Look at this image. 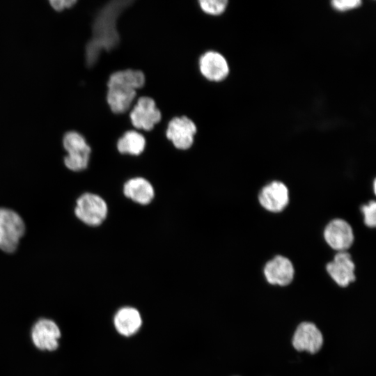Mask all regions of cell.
Instances as JSON below:
<instances>
[{
  "label": "cell",
  "instance_id": "cell-1",
  "mask_svg": "<svg viewBox=\"0 0 376 376\" xmlns=\"http://www.w3.org/2000/svg\"><path fill=\"white\" fill-rule=\"evenodd\" d=\"M132 1H111L97 13L92 25V36L85 49V61L88 67H93L103 51L115 49L120 43L117 29L118 19L127 9Z\"/></svg>",
  "mask_w": 376,
  "mask_h": 376
},
{
  "label": "cell",
  "instance_id": "cell-2",
  "mask_svg": "<svg viewBox=\"0 0 376 376\" xmlns=\"http://www.w3.org/2000/svg\"><path fill=\"white\" fill-rule=\"evenodd\" d=\"M145 84V76L140 70H124L113 72L107 83V100L116 113L127 111L136 95V89Z\"/></svg>",
  "mask_w": 376,
  "mask_h": 376
},
{
  "label": "cell",
  "instance_id": "cell-3",
  "mask_svg": "<svg viewBox=\"0 0 376 376\" xmlns=\"http://www.w3.org/2000/svg\"><path fill=\"white\" fill-rule=\"evenodd\" d=\"M24 231V223L17 212L0 207L1 250L7 253L15 251Z\"/></svg>",
  "mask_w": 376,
  "mask_h": 376
},
{
  "label": "cell",
  "instance_id": "cell-4",
  "mask_svg": "<svg viewBox=\"0 0 376 376\" xmlns=\"http://www.w3.org/2000/svg\"><path fill=\"white\" fill-rule=\"evenodd\" d=\"M63 145L68 152L64 158L66 167L73 171L85 169L91 152L85 138L76 131H69L63 136Z\"/></svg>",
  "mask_w": 376,
  "mask_h": 376
},
{
  "label": "cell",
  "instance_id": "cell-5",
  "mask_svg": "<svg viewBox=\"0 0 376 376\" xmlns=\"http://www.w3.org/2000/svg\"><path fill=\"white\" fill-rule=\"evenodd\" d=\"M75 212L77 217L84 224L97 226L106 219L108 207L106 202L100 196L86 193L77 199Z\"/></svg>",
  "mask_w": 376,
  "mask_h": 376
},
{
  "label": "cell",
  "instance_id": "cell-6",
  "mask_svg": "<svg viewBox=\"0 0 376 376\" xmlns=\"http://www.w3.org/2000/svg\"><path fill=\"white\" fill-rule=\"evenodd\" d=\"M324 338L321 331L313 322L304 321L295 328L291 338L295 350L311 355L318 353L322 347Z\"/></svg>",
  "mask_w": 376,
  "mask_h": 376
},
{
  "label": "cell",
  "instance_id": "cell-7",
  "mask_svg": "<svg viewBox=\"0 0 376 376\" xmlns=\"http://www.w3.org/2000/svg\"><path fill=\"white\" fill-rule=\"evenodd\" d=\"M61 332L52 319L42 318L32 326L31 338L34 346L42 351H54L59 346Z\"/></svg>",
  "mask_w": 376,
  "mask_h": 376
},
{
  "label": "cell",
  "instance_id": "cell-8",
  "mask_svg": "<svg viewBox=\"0 0 376 376\" xmlns=\"http://www.w3.org/2000/svg\"><path fill=\"white\" fill-rule=\"evenodd\" d=\"M263 276L268 285L285 288L293 282L295 270L292 262L288 258L282 256H276L265 265Z\"/></svg>",
  "mask_w": 376,
  "mask_h": 376
},
{
  "label": "cell",
  "instance_id": "cell-9",
  "mask_svg": "<svg viewBox=\"0 0 376 376\" xmlns=\"http://www.w3.org/2000/svg\"><path fill=\"white\" fill-rule=\"evenodd\" d=\"M326 271L332 281L340 288H347L357 281L355 265L351 256L340 251L326 265Z\"/></svg>",
  "mask_w": 376,
  "mask_h": 376
},
{
  "label": "cell",
  "instance_id": "cell-10",
  "mask_svg": "<svg viewBox=\"0 0 376 376\" xmlns=\"http://www.w3.org/2000/svg\"><path fill=\"white\" fill-rule=\"evenodd\" d=\"M196 133V125L186 116L171 119L166 131L167 139L180 150H187L192 146Z\"/></svg>",
  "mask_w": 376,
  "mask_h": 376
},
{
  "label": "cell",
  "instance_id": "cell-11",
  "mask_svg": "<svg viewBox=\"0 0 376 376\" xmlns=\"http://www.w3.org/2000/svg\"><path fill=\"white\" fill-rule=\"evenodd\" d=\"M130 116L134 127L146 131L151 130L162 118L154 100L149 97H140Z\"/></svg>",
  "mask_w": 376,
  "mask_h": 376
},
{
  "label": "cell",
  "instance_id": "cell-12",
  "mask_svg": "<svg viewBox=\"0 0 376 376\" xmlns=\"http://www.w3.org/2000/svg\"><path fill=\"white\" fill-rule=\"evenodd\" d=\"M324 237L334 250L345 251L354 242V233L350 225L345 220L335 219L325 227Z\"/></svg>",
  "mask_w": 376,
  "mask_h": 376
},
{
  "label": "cell",
  "instance_id": "cell-13",
  "mask_svg": "<svg viewBox=\"0 0 376 376\" xmlns=\"http://www.w3.org/2000/svg\"><path fill=\"white\" fill-rule=\"evenodd\" d=\"M260 204L272 212H279L289 202L288 187L280 181H273L265 185L258 194Z\"/></svg>",
  "mask_w": 376,
  "mask_h": 376
},
{
  "label": "cell",
  "instance_id": "cell-14",
  "mask_svg": "<svg viewBox=\"0 0 376 376\" xmlns=\"http://www.w3.org/2000/svg\"><path fill=\"white\" fill-rule=\"evenodd\" d=\"M201 74L208 80L219 81L224 79L229 72L226 58L219 53L210 51L199 59Z\"/></svg>",
  "mask_w": 376,
  "mask_h": 376
},
{
  "label": "cell",
  "instance_id": "cell-15",
  "mask_svg": "<svg viewBox=\"0 0 376 376\" xmlns=\"http://www.w3.org/2000/svg\"><path fill=\"white\" fill-rule=\"evenodd\" d=\"M124 195L141 205L150 203L155 196L151 183L143 178H134L127 180L123 187Z\"/></svg>",
  "mask_w": 376,
  "mask_h": 376
},
{
  "label": "cell",
  "instance_id": "cell-16",
  "mask_svg": "<svg viewBox=\"0 0 376 376\" xmlns=\"http://www.w3.org/2000/svg\"><path fill=\"white\" fill-rule=\"evenodd\" d=\"M141 322L139 311L132 307L120 308L114 317L116 329L124 336H131L136 333L140 328Z\"/></svg>",
  "mask_w": 376,
  "mask_h": 376
},
{
  "label": "cell",
  "instance_id": "cell-17",
  "mask_svg": "<svg viewBox=\"0 0 376 376\" xmlns=\"http://www.w3.org/2000/svg\"><path fill=\"white\" fill-rule=\"evenodd\" d=\"M146 139L144 136L133 130L126 132L117 143L118 150L122 154L139 155L144 150Z\"/></svg>",
  "mask_w": 376,
  "mask_h": 376
},
{
  "label": "cell",
  "instance_id": "cell-18",
  "mask_svg": "<svg viewBox=\"0 0 376 376\" xmlns=\"http://www.w3.org/2000/svg\"><path fill=\"white\" fill-rule=\"evenodd\" d=\"M198 3L205 13L217 15L225 10L228 1L226 0H202L199 1Z\"/></svg>",
  "mask_w": 376,
  "mask_h": 376
},
{
  "label": "cell",
  "instance_id": "cell-19",
  "mask_svg": "<svg viewBox=\"0 0 376 376\" xmlns=\"http://www.w3.org/2000/svg\"><path fill=\"white\" fill-rule=\"evenodd\" d=\"M361 212L364 216L365 224L370 227L374 228L376 224V203L375 201H370L368 204L361 207Z\"/></svg>",
  "mask_w": 376,
  "mask_h": 376
},
{
  "label": "cell",
  "instance_id": "cell-20",
  "mask_svg": "<svg viewBox=\"0 0 376 376\" xmlns=\"http://www.w3.org/2000/svg\"><path fill=\"white\" fill-rule=\"evenodd\" d=\"M361 1L359 0H341L333 1L331 4L336 10L345 11L359 7L361 5Z\"/></svg>",
  "mask_w": 376,
  "mask_h": 376
},
{
  "label": "cell",
  "instance_id": "cell-21",
  "mask_svg": "<svg viewBox=\"0 0 376 376\" xmlns=\"http://www.w3.org/2000/svg\"><path fill=\"white\" fill-rule=\"evenodd\" d=\"M75 0H52L49 1L50 6L56 11H62L65 9L72 7L75 3Z\"/></svg>",
  "mask_w": 376,
  "mask_h": 376
}]
</instances>
